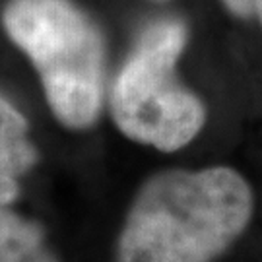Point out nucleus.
<instances>
[{
	"instance_id": "obj_1",
	"label": "nucleus",
	"mask_w": 262,
	"mask_h": 262,
	"mask_svg": "<svg viewBox=\"0 0 262 262\" xmlns=\"http://www.w3.org/2000/svg\"><path fill=\"white\" fill-rule=\"evenodd\" d=\"M254 194L233 167L167 169L132 200L117 262H214L245 233Z\"/></svg>"
},
{
	"instance_id": "obj_2",
	"label": "nucleus",
	"mask_w": 262,
	"mask_h": 262,
	"mask_svg": "<svg viewBox=\"0 0 262 262\" xmlns=\"http://www.w3.org/2000/svg\"><path fill=\"white\" fill-rule=\"evenodd\" d=\"M0 21L35 68L56 121L94 126L107 94V43L94 18L74 0H8Z\"/></svg>"
},
{
	"instance_id": "obj_3",
	"label": "nucleus",
	"mask_w": 262,
	"mask_h": 262,
	"mask_svg": "<svg viewBox=\"0 0 262 262\" xmlns=\"http://www.w3.org/2000/svg\"><path fill=\"white\" fill-rule=\"evenodd\" d=\"M187 41L183 19H156L122 62L109 92V109L115 126L128 140L177 151L204 128L206 105L177 76Z\"/></svg>"
},
{
	"instance_id": "obj_4",
	"label": "nucleus",
	"mask_w": 262,
	"mask_h": 262,
	"mask_svg": "<svg viewBox=\"0 0 262 262\" xmlns=\"http://www.w3.org/2000/svg\"><path fill=\"white\" fill-rule=\"evenodd\" d=\"M39 163L29 138L26 115L0 94V206H10L21 192V179Z\"/></svg>"
},
{
	"instance_id": "obj_5",
	"label": "nucleus",
	"mask_w": 262,
	"mask_h": 262,
	"mask_svg": "<svg viewBox=\"0 0 262 262\" xmlns=\"http://www.w3.org/2000/svg\"><path fill=\"white\" fill-rule=\"evenodd\" d=\"M0 262H60V258L37 222L10 206H0Z\"/></svg>"
},
{
	"instance_id": "obj_6",
	"label": "nucleus",
	"mask_w": 262,
	"mask_h": 262,
	"mask_svg": "<svg viewBox=\"0 0 262 262\" xmlns=\"http://www.w3.org/2000/svg\"><path fill=\"white\" fill-rule=\"evenodd\" d=\"M222 4L235 18H256L262 26V0H222Z\"/></svg>"
},
{
	"instance_id": "obj_7",
	"label": "nucleus",
	"mask_w": 262,
	"mask_h": 262,
	"mask_svg": "<svg viewBox=\"0 0 262 262\" xmlns=\"http://www.w3.org/2000/svg\"><path fill=\"white\" fill-rule=\"evenodd\" d=\"M158 2H161V0H158Z\"/></svg>"
}]
</instances>
